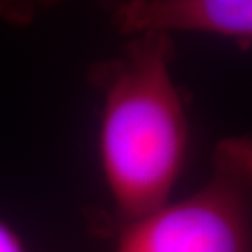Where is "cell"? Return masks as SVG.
<instances>
[{
    "mask_svg": "<svg viewBox=\"0 0 252 252\" xmlns=\"http://www.w3.org/2000/svg\"><path fill=\"white\" fill-rule=\"evenodd\" d=\"M172 61V36L139 34L90 74L102 95L100 169L120 224L172 200L184 172L190 125Z\"/></svg>",
    "mask_w": 252,
    "mask_h": 252,
    "instance_id": "1",
    "label": "cell"
},
{
    "mask_svg": "<svg viewBox=\"0 0 252 252\" xmlns=\"http://www.w3.org/2000/svg\"><path fill=\"white\" fill-rule=\"evenodd\" d=\"M113 252H252V141L231 136L213 151L198 190L122 224Z\"/></svg>",
    "mask_w": 252,
    "mask_h": 252,
    "instance_id": "2",
    "label": "cell"
},
{
    "mask_svg": "<svg viewBox=\"0 0 252 252\" xmlns=\"http://www.w3.org/2000/svg\"><path fill=\"white\" fill-rule=\"evenodd\" d=\"M112 18L129 36L198 33L252 44L251 0H129L115 5Z\"/></svg>",
    "mask_w": 252,
    "mask_h": 252,
    "instance_id": "3",
    "label": "cell"
},
{
    "mask_svg": "<svg viewBox=\"0 0 252 252\" xmlns=\"http://www.w3.org/2000/svg\"><path fill=\"white\" fill-rule=\"evenodd\" d=\"M0 252H28L20 234L2 220H0Z\"/></svg>",
    "mask_w": 252,
    "mask_h": 252,
    "instance_id": "4",
    "label": "cell"
}]
</instances>
